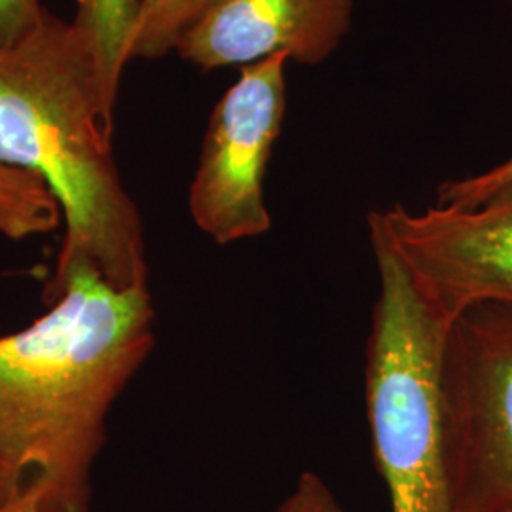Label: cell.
<instances>
[{"label":"cell","mask_w":512,"mask_h":512,"mask_svg":"<svg viewBox=\"0 0 512 512\" xmlns=\"http://www.w3.org/2000/svg\"><path fill=\"white\" fill-rule=\"evenodd\" d=\"M148 289L76 275L48 311L0 336V488L44 512H92L110 408L156 344Z\"/></svg>","instance_id":"obj_1"},{"label":"cell","mask_w":512,"mask_h":512,"mask_svg":"<svg viewBox=\"0 0 512 512\" xmlns=\"http://www.w3.org/2000/svg\"><path fill=\"white\" fill-rule=\"evenodd\" d=\"M44 14L40 0H0V52L18 46L37 31Z\"/></svg>","instance_id":"obj_13"},{"label":"cell","mask_w":512,"mask_h":512,"mask_svg":"<svg viewBox=\"0 0 512 512\" xmlns=\"http://www.w3.org/2000/svg\"><path fill=\"white\" fill-rule=\"evenodd\" d=\"M139 0H78L74 25L86 37L103 90L112 112L120 90L122 71L128 63V44Z\"/></svg>","instance_id":"obj_8"},{"label":"cell","mask_w":512,"mask_h":512,"mask_svg":"<svg viewBox=\"0 0 512 512\" xmlns=\"http://www.w3.org/2000/svg\"><path fill=\"white\" fill-rule=\"evenodd\" d=\"M63 211L54 192L37 173L0 164V234L10 239L50 234Z\"/></svg>","instance_id":"obj_9"},{"label":"cell","mask_w":512,"mask_h":512,"mask_svg":"<svg viewBox=\"0 0 512 512\" xmlns=\"http://www.w3.org/2000/svg\"><path fill=\"white\" fill-rule=\"evenodd\" d=\"M272 512H346L329 484L315 473L298 476L291 494Z\"/></svg>","instance_id":"obj_12"},{"label":"cell","mask_w":512,"mask_h":512,"mask_svg":"<svg viewBox=\"0 0 512 512\" xmlns=\"http://www.w3.org/2000/svg\"><path fill=\"white\" fill-rule=\"evenodd\" d=\"M224 0H139L129 37L128 61L160 59Z\"/></svg>","instance_id":"obj_10"},{"label":"cell","mask_w":512,"mask_h":512,"mask_svg":"<svg viewBox=\"0 0 512 512\" xmlns=\"http://www.w3.org/2000/svg\"><path fill=\"white\" fill-rule=\"evenodd\" d=\"M355 0H224L192 27L179 55L203 71L285 54L317 65L348 35Z\"/></svg>","instance_id":"obj_7"},{"label":"cell","mask_w":512,"mask_h":512,"mask_svg":"<svg viewBox=\"0 0 512 512\" xmlns=\"http://www.w3.org/2000/svg\"><path fill=\"white\" fill-rule=\"evenodd\" d=\"M289 61L275 54L247 65L211 114L188 207L219 245L264 236L272 226L264 177L283 126Z\"/></svg>","instance_id":"obj_5"},{"label":"cell","mask_w":512,"mask_h":512,"mask_svg":"<svg viewBox=\"0 0 512 512\" xmlns=\"http://www.w3.org/2000/svg\"><path fill=\"white\" fill-rule=\"evenodd\" d=\"M380 293L366 344V416L391 512H458L444 391L452 321L414 285L399 258L370 238Z\"/></svg>","instance_id":"obj_3"},{"label":"cell","mask_w":512,"mask_h":512,"mask_svg":"<svg viewBox=\"0 0 512 512\" xmlns=\"http://www.w3.org/2000/svg\"><path fill=\"white\" fill-rule=\"evenodd\" d=\"M0 512H44L38 495L19 488H0Z\"/></svg>","instance_id":"obj_14"},{"label":"cell","mask_w":512,"mask_h":512,"mask_svg":"<svg viewBox=\"0 0 512 512\" xmlns=\"http://www.w3.org/2000/svg\"><path fill=\"white\" fill-rule=\"evenodd\" d=\"M444 391L458 512H512V308L480 304L452 321Z\"/></svg>","instance_id":"obj_4"},{"label":"cell","mask_w":512,"mask_h":512,"mask_svg":"<svg viewBox=\"0 0 512 512\" xmlns=\"http://www.w3.org/2000/svg\"><path fill=\"white\" fill-rule=\"evenodd\" d=\"M368 234L448 321L480 304L512 308V202L423 211L393 205L368 215Z\"/></svg>","instance_id":"obj_6"},{"label":"cell","mask_w":512,"mask_h":512,"mask_svg":"<svg viewBox=\"0 0 512 512\" xmlns=\"http://www.w3.org/2000/svg\"><path fill=\"white\" fill-rule=\"evenodd\" d=\"M512 202V156L478 175L446 181L439 186L437 203L473 209Z\"/></svg>","instance_id":"obj_11"},{"label":"cell","mask_w":512,"mask_h":512,"mask_svg":"<svg viewBox=\"0 0 512 512\" xmlns=\"http://www.w3.org/2000/svg\"><path fill=\"white\" fill-rule=\"evenodd\" d=\"M110 135L112 112L88 40L46 12L37 31L0 52V164L37 173L65 220L46 304L76 275L116 291L148 289L143 220Z\"/></svg>","instance_id":"obj_2"}]
</instances>
